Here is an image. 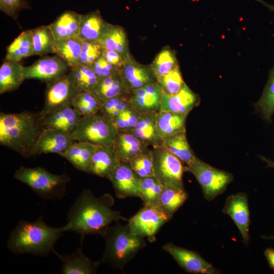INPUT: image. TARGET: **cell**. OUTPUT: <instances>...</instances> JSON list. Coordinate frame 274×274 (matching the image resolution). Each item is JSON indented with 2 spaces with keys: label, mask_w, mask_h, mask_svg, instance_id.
<instances>
[{
  "label": "cell",
  "mask_w": 274,
  "mask_h": 274,
  "mask_svg": "<svg viewBox=\"0 0 274 274\" xmlns=\"http://www.w3.org/2000/svg\"><path fill=\"white\" fill-rule=\"evenodd\" d=\"M120 162L113 144L97 146L87 173L109 179Z\"/></svg>",
  "instance_id": "obj_20"
},
{
  "label": "cell",
  "mask_w": 274,
  "mask_h": 274,
  "mask_svg": "<svg viewBox=\"0 0 274 274\" xmlns=\"http://www.w3.org/2000/svg\"><path fill=\"white\" fill-rule=\"evenodd\" d=\"M255 108L266 121H271L274 113V66L270 71L267 82Z\"/></svg>",
  "instance_id": "obj_38"
},
{
  "label": "cell",
  "mask_w": 274,
  "mask_h": 274,
  "mask_svg": "<svg viewBox=\"0 0 274 274\" xmlns=\"http://www.w3.org/2000/svg\"><path fill=\"white\" fill-rule=\"evenodd\" d=\"M102 236L106 246L100 261L114 268L123 269L146 244L144 237L134 233L128 224L122 225L118 221L111 225Z\"/></svg>",
  "instance_id": "obj_4"
},
{
  "label": "cell",
  "mask_w": 274,
  "mask_h": 274,
  "mask_svg": "<svg viewBox=\"0 0 274 274\" xmlns=\"http://www.w3.org/2000/svg\"><path fill=\"white\" fill-rule=\"evenodd\" d=\"M39 114L43 130H61L71 134L82 118L72 106L60 108L44 115Z\"/></svg>",
  "instance_id": "obj_16"
},
{
  "label": "cell",
  "mask_w": 274,
  "mask_h": 274,
  "mask_svg": "<svg viewBox=\"0 0 274 274\" xmlns=\"http://www.w3.org/2000/svg\"><path fill=\"white\" fill-rule=\"evenodd\" d=\"M101 46L97 42L82 40L79 64L91 67L103 52Z\"/></svg>",
  "instance_id": "obj_45"
},
{
  "label": "cell",
  "mask_w": 274,
  "mask_h": 274,
  "mask_svg": "<svg viewBox=\"0 0 274 274\" xmlns=\"http://www.w3.org/2000/svg\"><path fill=\"white\" fill-rule=\"evenodd\" d=\"M163 92L175 94L179 92L186 85L182 78L179 67L169 73L155 78Z\"/></svg>",
  "instance_id": "obj_42"
},
{
  "label": "cell",
  "mask_w": 274,
  "mask_h": 274,
  "mask_svg": "<svg viewBox=\"0 0 274 274\" xmlns=\"http://www.w3.org/2000/svg\"><path fill=\"white\" fill-rule=\"evenodd\" d=\"M264 255L270 267L274 270V249L267 248L264 251Z\"/></svg>",
  "instance_id": "obj_49"
},
{
  "label": "cell",
  "mask_w": 274,
  "mask_h": 274,
  "mask_svg": "<svg viewBox=\"0 0 274 274\" xmlns=\"http://www.w3.org/2000/svg\"><path fill=\"white\" fill-rule=\"evenodd\" d=\"M164 187L155 177L141 178L139 197L144 205L156 206Z\"/></svg>",
  "instance_id": "obj_40"
},
{
  "label": "cell",
  "mask_w": 274,
  "mask_h": 274,
  "mask_svg": "<svg viewBox=\"0 0 274 274\" xmlns=\"http://www.w3.org/2000/svg\"><path fill=\"white\" fill-rule=\"evenodd\" d=\"M199 184L204 198L211 200L222 193L233 180L232 175L216 168L197 159L191 165L186 166Z\"/></svg>",
  "instance_id": "obj_7"
},
{
  "label": "cell",
  "mask_w": 274,
  "mask_h": 274,
  "mask_svg": "<svg viewBox=\"0 0 274 274\" xmlns=\"http://www.w3.org/2000/svg\"><path fill=\"white\" fill-rule=\"evenodd\" d=\"M150 67L156 78L169 73L179 66L174 53L165 48L157 54Z\"/></svg>",
  "instance_id": "obj_39"
},
{
  "label": "cell",
  "mask_w": 274,
  "mask_h": 274,
  "mask_svg": "<svg viewBox=\"0 0 274 274\" xmlns=\"http://www.w3.org/2000/svg\"><path fill=\"white\" fill-rule=\"evenodd\" d=\"M117 131L112 120L98 113L82 117L72 136L76 141L108 146L113 144Z\"/></svg>",
  "instance_id": "obj_6"
},
{
  "label": "cell",
  "mask_w": 274,
  "mask_h": 274,
  "mask_svg": "<svg viewBox=\"0 0 274 274\" xmlns=\"http://www.w3.org/2000/svg\"><path fill=\"white\" fill-rule=\"evenodd\" d=\"M157 113H141L134 128L130 131L148 147H156L162 143L157 129Z\"/></svg>",
  "instance_id": "obj_24"
},
{
  "label": "cell",
  "mask_w": 274,
  "mask_h": 274,
  "mask_svg": "<svg viewBox=\"0 0 274 274\" xmlns=\"http://www.w3.org/2000/svg\"><path fill=\"white\" fill-rule=\"evenodd\" d=\"M68 73L79 92L90 91L99 80L91 67L80 64L71 67Z\"/></svg>",
  "instance_id": "obj_35"
},
{
  "label": "cell",
  "mask_w": 274,
  "mask_h": 274,
  "mask_svg": "<svg viewBox=\"0 0 274 274\" xmlns=\"http://www.w3.org/2000/svg\"><path fill=\"white\" fill-rule=\"evenodd\" d=\"M82 40L79 37L56 42L54 53L72 67L79 64Z\"/></svg>",
  "instance_id": "obj_34"
},
{
  "label": "cell",
  "mask_w": 274,
  "mask_h": 274,
  "mask_svg": "<svg viewBox=\"0 0 274 274\" xmlns=\"http://www.w3.org/2000/svg\"><path fill=\"white\" fill-rule=\"evenodd\" d=\"M130 93L117 95L107 100L102 104L99 113L113 121L121 112L130 105Z\"/></svg>",
  "instance_id": "obj_41"
},
{
  "label": "cell",
  "mask_w": 274,
  "mask_h": 274,
  "mask_svg": "<svg viewBox=\"0 0 274 274\" xmlns=\"http://www.w3.org/2000/svg\"><path fill=\"white\" fill-rule=\"evenodd\" d=\"M187 116L172 112L159 111L156 117V125L162 140L177 133L186 131Z\"/></svg>",
  "instance_id": "obj_32"
},
{
  "label": "cell",
  "mask_w": 274,
  "mask_h": 274,
  "mask_svg": "<svg viewBox=\"0 0 274 274\" xmlns=\"http://www.w3.org/2000/svg\"><path fill=\"white\" fill-rule=\"evenodd\" d=\"M63 232L62 226L54 227L46 224L42 216L33 222L20 220L11 231L7 247L15 254L43 257L54 250Z\"/></svg>",
  "instance_id": "obj_2"
},
{
  "label": "cell",
  "mask_w": 274,
  "mask_h": 274,
  "mask_svg": "<svg viewBox=\"0 0 274 274\" xmlns=\"http://www.w3.org/2000/svg\"><path fill=\"white\" fill-rule=\"evenodd\" d=\"M84 236H81V246L72 254L62 256L53 250L52 252L59 258L62 266L63 274H93L97 272L100 261L95 262L89 259L82 251Z\"/></svg>",
  "instance_id": "obj_18"
},
{
  "label": "cell",
  "mask_w": 274,
  "mask_h": 274,
  "mask_svg": "<svg viewBox=\"0 0 274 274\" xmlns=\"http://www.w3.org/2000/svg\"><path fill=\"white\" fill-rule=\"evenodd\" d=\"M162 145L186 164V166L191 165L198 159L188 143L186 131L164 138Z\"/></svg>",
  "instance_id": "obj_29"
},
{
  "label": "cell",
  "mask_w": 274,
  "mask_h": 274,
  "mask_svg": "<svg viewBox=\"0 0 274 274\" xmlns=\"http://www.w3.org/2000/svg\"><path fill=\"white\" fill-rule=\"evenodd\" d=\"M113 197L109 194L95 197L89 189H85L69 209L64 231H73L81 236L89 234L102 236L112 223L126 220L121 212L114 210Z\"/></svg>",
  "instance_id": "obj_1"
},
{
  "label": "cell",
  "mask_w": 274,
  "mask_h": 274,
  "mask_svg": "<svg viewBox=\"0 0 274 274\" xmlns=\"http://www.w3.org/2000/svg\"><path fill=\"white\" fill-rule=\"evenodd\" d=\"M223 212L228 215L237 226L243 242L247 245L250 239V213L248 197L244 193L229 195L226 199Z\"/></svg>",
  "instance_id": "obj_14"
},
{
  "label": "cell",
  "mask_w": 274,
  "mask_h": 274,
  "mask_svg": "<svg viewBox=\"0 0 274 274\" xmlns=\"http://www.w3.org/2000/svg\"><path fill=\"white\" fill-rule=\"evenodd\" d=\"M141 114L130 105L112 121L117 130L131 131L134 128Z\"/></svg>",
  "instance_id": "obj_43"
},
{
  "label": "cell",
  "mask_w": 274,
  "mask_h": 274,
  "mask_svg": "<svg viewBox=\"0 0 274 274\" xmlns=\"http://www.w3.org/2000/svg\"><path fill=\"white\" fill-rule=\"evenodd\" d=\"M109 180L117 197H139L141 177L128 162L120 161Z\"/></svg>",
  "instance_id": "obj_12"
},
{
  "label": "cell",
  "mask_w": 274,
  "mask_h": 274,
  "mask_svg": "<svg viewBox=\"0 0 274 274\" xmlns=\"http://www.w3.org/2000/svg\"><path fill=\"white\" fill-rule=\"evenodd\" d=\"M260 158L266 164V167L274 168V161L267 159L264 156H259Z\"/></svg>",
  "instance_id": "obj_50"
},
{
  "label": "cell",
  "mask_w": 274,
  "mask_h": 274,
  "mask_svg": "<svg viewBox=\"0 0 274 274\" xmlns=\"http://www.w3.org/2000/svg\"><path fill=\"white\" fill-rule=\"evenodd\" d=\"M102 104L91 92L81 91L74 97L72 107L82 117H86L98 113Z\"/></svg>",
  "instance_id": "obj_37"
},
{
  "label": "cell",
  "mask_w": 274,
  "mask_h": 274,
  "mask_svg": "<svg viewBox=\"0 0 274 274\" xmlns=\"http://www.w3.org/2000/svg\"><path fill=\"white\" fill-rule=\"evenodd\" d=\"M24 66L19 62L4 60L0 67V94L17 89L25 80Z\"/></svg>",
  "instance_id": "obj_28"
},
{
  "label": "cell",
  "mask_w": 274,
  "mask_h": 274,
  "mask_svg": "<svg viewBox=\"0 0 274 274\" xmlns=\"http://www.w3.org/2000/svg\"><path fill=\"white\" fill-rule=\"evenodd\" d=\"M39 114L0 113V144L24 157L32 156L43 131Z\"/></svg>",
  "instance_id": "obj_3"
},
{
  "label": "cell",
  "mask_w": 274,
  "mask_h": 274,
  "mask_svg": "<svg viewBox=\"0 0 274 274\" xmlns=\"http://www.w3.org/2000/svg\"><path fill=\"white\" fill-rule=\"evenodd\" d=\"M29 8L26 0H0V10L15 20L19 12Z\"/></svg>",
  "instance_id": "obj_46"
},
{
  "label": "cell",
  "mask_w": 274,
  "mask_h": 274,
  "mask_svg": "<svg viewBox=\"0 0 274 274\" xmlns=\"http://www.w3.org/2000/svg\"><path fill=\"white\" fill-rule=\"evenodd\" d=\"M262 237L263 238L270 239H273L274 240V236H263Z\"/></svg>",
  "instance_id": "obj_52"
},
{
  "label": "cell",
  "mask_w": 274,
  "mask_h": 274,
  "mask_svg": "<svg viewBox=\"0 0 274 274\" xmlns=\"http://www.w3.org/2000/svg\"><path fill=\"white\" fill-rule=\"evenodd\" d=\"M76 141L67 132L56 129L43 130L35 147L32 155L56 153L59 155Z\"/></svg>",
  "instance_id": "obj_17"
},
{
  "label": "cell",
  "mask_w": 274,
  "mask_h": 274,
  "mask_svg": "<svg viewBox=\"0 0 274 274\" xmlns=\"http://www.w3.org/2000/svg\"><path fill=\"white\" fill-rule=\"evenodd\" d=\"M31 30L33 55L53 53L56 41L49 25L41 26Z\"/></svg>",
  "instance_id": "obj_36"
},
{
  "label": "cell",
  "mask_w": 274,
  "mask_h": 274,
  "mask_svg": "<svg viewBox=\"0 0 274 274\" xmlns=\"http://www.w3.org/2000/svg\"><path fill=\"white\" fill-rule=\"evenodd\" d=\"M33 55L31 30H26L16 38L7 48L5 60L19 62L24 58Z\"/></svg>",
  "instance_id": "obj_33"
},
{
  "label": "cell",
  "mask_w": 274,
  "mask_h": 274,
  "mask_svg": "<svg viewBox=\"0 0 274 274\" xmlns=\"http://www.w3.org/2000/svg\"><path fill=\"white\" fill-rule=\"evenodd\" d=\"M163 249L168 253L178 264L187 272L193 273L215 274L218 271L198 253L168 243Z\"/></svg>",
  "instance_id": "obj_13"
},
{
  "label": "cell",
  "mask_w": 274,
  "mask_h": 274,
  "mask_svg": "<svg viewBox=\"0 0 274 274\" xmlns=\"http://www.w3.org/2000/svg\"><path fill=\"white\" fill-rule=\"evenodd\" d=\"M131 168L141 177H155L154 163L151 153L139 154L128 162Z\"/></svg>",
  "instance_id": "obj_44"
},
{
  "label": "cell",
  "mask_w": 274,
  "mask_h": 274,
  "mask_svg": "<svg viewBox=\"0 0 274 274\" xmlns=\"http://www.w3.org/2000/svg\"><path fill=\"white\" fill-rule=\"evenodd\" d=\"M47 84L45 104L40 114L44 115L60 108L72 106L73 100L79 92L69 73Z\"/></svg>",
  "instance_id": "obj_10"
},
{
  "label": "cell",
  "mask_w": 274,
  "mask_h": 274,
  "mask_svg": "<svg viewBox=\"0 0 274 274\" xmlns=\"http://www.w3.org/2000/svg\"><path fill=\"white\" fill-rule=\"evenodd\" d=\"M163 92L156 81L148 84L131 91L130 105L140 113L158 112Z\"/></svg>",
  "instance_id": "obj_15"
},
{
  "label": "cell",
  "mask_w": 274,
  "mask_h": 274,
  "mask_svg": "<svg viewBox=\"0 0 274 274\" xmlns=\"http://www.w3.org/2000/svg\"><path fill=\"white\" fill-rule=\"evenodd\" d=\"M98 43L104 50L115 51L124 59L130 55L126 35L120 26L109 23L106 31Z\"/></svg>",
  "instance_id": "obj_31"
},
{
  "label": "cell",
  "mask_w": 274,
  "mask_h": 274,
  "mask_svg": "<svg viewBox=\"0 0 274 274\" xmlns=\"http://www.w3.org/2000/svg\"><path fill=\"white\" fill-rule=\"evenodd\" d=\"M96 147L88 143L75 141L60 155L68 160L77 169L87 173Z\"/></svg>",
  "instance_id": "obj_27"
},
{
  "label": "cell",
  "mask_w": 274,
  "mask_h": 274,
  "mask_svg": "<svg viewBox=\"0 0 274 274\" xmlns=\"http://www.w3.org/2000/svg\"><path fill=\"white\" fill-rule=\"evenodd\" d=\"M81 14L67 10L49 25L56 41L79 37Z\"/></svg>",
  "instance_id": "obj_23"
},
{
  "label": "cell",
  "mask_w": 274,
  "mask_h": 274,
  "mask_svg": "<svg viewBox=\"0 0 274 274\" xmlns=\"http://www.w3.org/2000/svg\"><path fill=\"white\" fill-rule=\"evenodd\" d=\"M102 56L110 63L121 68L124 62V59L118 53L115 51L104 50Z\"/></svg>",
  "instance_id": "obj_48"
},
{
  "label": "cell",
  "mask_w": 274,
  "mask_h": 274,
  "mask_svg": "<svg viewBox=\"0 0 274 274\" xmlns=\"http://www.w3.org/2000/svg\"><path fill=\"white\" fill-rule=\"evenodd\" d=\"M172 217L157 206L144 205L128 220V224L134 233L153 241L160 228Z\"/></svg>",
  "instance_id": "obj_9"
},
{
  "label": "cell",
  "mask_w": 274,
  "mask_h": 274,
  "mask_svg": "<svg viewBox=\"0 0 274 274\" xmlns=\"http://www.w3.org/2000/svg\"><path fill=\"white\" fill-rule=\"evenodd\" d=\"M120 73L131 91L156 82L150 67L137 62L130 55L125 58Z\"/></svg>",
  "instance_id": "obj_21"
},
{
  "label": "cell",
  "mask_w": 274,
  "mask_h": 274,
  "mask_svg": "<svg viewBox=\"0 0 274 274\" xmlns=\"http://www.w3.org/2000/svg\"><path fill=\"white\" fill-rule=\"evenodd\" d=\"M197 94L186 85L178 93L169 94L163 92L160 111H169L188 115L199 103Z\"/></svg>",
  "instance_id": "obj_19"
},
{
  "label": "cell",
  "mask_w": 274,
  "mask_h": 274,
  "mask_svg": "<svg viewBox=\"0 0 274 274\" xmlns=\"http://www.w3.org/2000/svg\"><path fill=\"white\" fill-rule=\"evenodd\" d=\"M113 146L119 160L124 162H128L139 154L150 152L148 147L130 131L118 130Z\"/></svg>",
  "instance_id": "obj_22"
},
{
  "label": "cell",
  "mask_w": 274,
  "mask_h": 274,
  "mask_svg": "<svg viewBox=\"0 0 274 274\" xmlns=\"http://www.w3.org/2000/svg\"><path fill=\"white\" fill-rule=\"evenodd\" d=\"M188 196V193L183 186L165 185L159 196L156 206L173 216L186 201Z\"/></svg>",
  "instance_id": "obj_30"
},
{
  "label": "cell",
  "mask_w": 274,
  "mask_h": 274,
  "mask_svg": "<svg viewBox=\"0 0 274 274\" xmlns=\"http://www.w3.org/2000/svg\"><path fill=\"white\" fill-rule=\"evenodd\" d=\"M98 10L81 15L79 37L83 41L98 43L109 25Z\"/></svg>",
  "instance_id": "obj_26"
},
{
  "label": "cell",
  "mask_w": 274,
  "mask_h": 274,
  "mask_svg": "<svg viewBox=\"0 0 274 274\" xmlns=\"http://www.w3.org/2000/svg\"><path fill=\"white\" fill-rule=\"evenodd\" d=\"M70 68L68 64L58 56H46L31 65L24 66V78L48 83L67 74Z\"/></svg>",
  "instance_id": "obj_11"
},
{
  "label": "cell",
  "mask_w": 274,
  "mask_h": 274,
  "mask_svg": "<svg viewBox=\"0 0 274 274\" xmlns=\"http://www.w3.org/2000/svg\"><path fill=\"white\" fill-rule=\"evenodd\" d=\"M17 180L29 187L38 196L47 199L61 198L65 193L70 178L56 175L41 167H20L14 173Z\"/></svg>",
  "instance_id": "obj_5"
},
{
  "label": "cell",
  "mask_w": 274,
  "mask_h": 274,
  "mask_svg": "<svg viewBox=\"0 0 274 274\" xmlns=\"http://www.w3.org/2000/svg\"><path fill=\"white\" fill-rule=\"evenodd\" d=\"M150 151L155 177L164 185L183 186V175L186 170L183 162L162 145L152 147Z\"/></svg>",
  "instance_id": "obj_8"
},
{
  "label": "cell",
  "mask_w": 274,
  "mask_h": 274,
  "mask_svg": "<svg viewBox=\"0 0 274 274\" xmlns=\"http://www.w3.org/2000/svg\"><path fill=\"white\" fill-rule=\"evenodd\" d=\"M90 92L104 103L114 96L130 93L131 90L119 73L100 79Z\"/></svg>",
  "instance_id": "obj_25"
},
{
  "label": "cell",
  "mask_w": 274,
  "mask_h": 274,
  "mask_svg": "<svg viewBox=\"0 0 274 274\" xmlns=\"http://www.w3.org/2000/svg\"><path fill=\"white\" fill-rule=\"evenodd\" d=\"M91 67L99 80L119 73L121 68L109 63L102 55L94 62Z\"/></svg>",
  "instance_id": "obj_47"
},
{
  "label": "cell",
  "mask_w": 274,
  "mask_h": 274,
  "mask_svg": "<svg viewBox=\"0 0 274 274\" xmlns=\"http://www.w3.org/2000/svg\"><path fill=\"white\" fill-rule=\"evenodd\" d=\"M255 1H256L260 3L261 4L263 5L264 6L267 7L270 11H274V6L269 5V4L266 3L265 2H264L263 0H255Z\"/></svg>",
  "instance_id": "obj_51"
}]
</instances>
